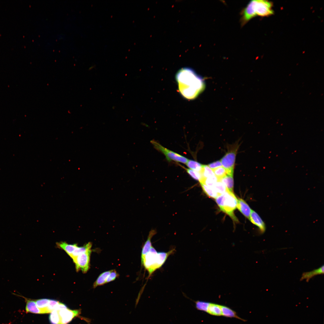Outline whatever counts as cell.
<instances>
[{
    "label": "cell",
    "mask_w": 324,
    "mask_h": 324,
    "mask_svg": "<svg viewBox=\"0 0 324 324\" xmlns=\"http://www.w3.org/2000/svg\"><path fill=\"white\" fill-rule=\"evenodd\" d=\"M212 170L218 181L220 180L227 174L226 170L223 166L220 167Z\"/></svg>",
    "instance_id": "23"
},
{
    "label": "cell",
    "mask_w": 324,
    "mask_h": 324,
    "mask_svg": "<svg viewBox=\"0 0 324 324\" xmlns=\"http://www.w3.org/2000/svg\"><path fill=\"white\" fill-rule=\"evenodd\" d=\"M219 181L225 185L227 190L233 192L234 186L233 175L227 174Z\"/></svg>",
    "instance_id": "14"
},
{
    "label": "cell",
    "mask_w": 324,
    "mask_h": 324,
    "mask_svg": "<svg viewBox=\"0 0 324 324\" xmlns=\"http://www.w3.org/2000/svg\"><path fill=\"white\" fill-rule=\"evenodd\" d=\"M195 308L197 310L207 312L209 302L197 301H195Z\"/></svg>",
    "instance_id": "25"
},
{
    "label": "cell",
    "mask_w": 324,
    "mask_h": 324,
    "mask_svg": "<svg viewBox=\"0 0 324 324\" xmlns=\"http://www.w3.org/2000/svg\"><path fill=\"white\" fill-rule=\"evenodd\" d=\"M272 4L268 1L254 0L250 2L242 11L241 19L242 24L244 25L256 16H268L274 13Z\"/></svg>",
    "instance_id": "2"
},
{
    "label": "cell",
    "mask_w": 324,
    "mask_h": 324,
    "mask_svg": "<svg viewBox=\"0 0 324 324\" xmlns=\"http://www.w3.org/2000/svg\"><path fill=\"white\" fill-rule=\"evenodd\" d=\"M59 302L56 300L50 299L46 310L47 313H50L53 310H55Z\"/></svg>",
    "instance_id": "28"
},
{
    "label": "cell",
    "mask_w": 324,
    "mask_h": 324,
    "mask_svg": "<svg viewBox=\"0 0 324 324\" xmlns=\"http://www.w3.org/2000/svg\"><path fill=\"white\" fill-rule=\"evenodd\" d=\"M239 145L238 142L227 146V151L220 160L223 166L226 170L227 174L233 175L236 158Z\"/></svg>",
    "instance_id": "5"
},
{
    "label": "cell",
    "mask_w": 324,
    "mask_h": 324,
    "mask_svg": "<svg viewBox=\"0 0 324 324\" xmlns=\"http://www.w3.org/2000/svg\"><path fill=\"white\" fill-rule=\"evenodd\" d=\"M156 233V231L154 230H152L149 232L147 239L145 242L142 249L141 256V262L143 260L144 256L148 252L152 247L151 242V239Z\"/></svg>",
    "instance_id": "12"
},
{
    "label": "cell",
    "mask_w": 324,
    "mask_h": 324,
    "mask_svg": "<svg viewBox=\"0 0 324 324\" xmlns=\"http://www.w3.org/2000/svg\"><path fill=\"white\" fill-rule=\"evenodd\" d=\"M176 78L180 93L185 98H196L204 88L202 78L190 68H184L179 70Z\"/></svg>",
    "instance_id": "1"
},
{
    "label": "cell",
    "mask_w": 324,
    "mask_h": 324,
    "mask_svg": "<svg viewBox=\"0 0 324 324\" xmlns=\"http://www.w3.org/2000/svg\"><path fill=\"white\" fill-rule=\"evenodd\" d=\"M324 266L322 265L320 267L312 271L303 273L300 278V280L302 281L304 279H305L307 282H308L311 278L314 276L323 274H324Z\"/></svg>",
    "instance_id": "13"
},
{
    "label": "cell",
    "mask_w": 324,
    "mask_h": 324,
    "mask_svg": "<svg viewBox=\"0 0 324 324\" xmlns=\"http://www.w3.org/2000/svg\"><path fill=\"white\" fill-rule=\"evenodd\" d=\"M200 184L204 192L209 197L215 199L219 195L213 187L208 186L203 183H200Z\"/></svg>",
    "instance_id": "18"
},
{
    "label": "cell",
    "mask_w": 324,
    "mask_h": 324,
    "mask_svg": "<svg viewBox=\"0 0 324 324\" xmlns=\"http://www.w3.org/2000/svg\"><path fill=\"white\" fill-rule=\"evenodd\" d=\"M91 252V250L81 253L73 259L77 271L81 270L83 273H86L88 271L90 267Z\"/></svg>",
    "instance_id": "7"
},
{
    "label": "cell",
    "mask_w": 324,
    "mask_h": 324,
    "mask_svg": "<svg viewBox=\"0 0 324 324\" xmlns=\"http://www.w3.org/2000/svg\"><path fill=\"white\" fill-rule=\"evenodd\" d=\"M67 308H68L65 304L59 302L55 310H60L62 309Z\"/></svg>",
    "instance_id": "31"
},
{
    "label": "cell",
    "mask_w": 324,
    "mask_h": 324,
    "mask_svg": "<svg viewBox=\"0 0 324 324\" xmlns=\"http://www.w3.org/2000/svg\"><path fill=\"white\" fill-rule=\"evenodd\" d=\"M218 181V178L214 175L205 178L203 182L202 183H203L208 186L213 187Z\"/></svg>",
    "instance_id": "27"
},
{
    "label": "cell",
    "mask_w": 324,
    "mask_h": 324,
    "mask_svg": "<svg viewBox=\"0 0 324 324\" xmlns=\"http://www.w3.org/2000/svg\"><path fill=\"white\" fill-rule=\"evenodd\" d=\"M175 251L173 249L167 252H158L152 246L141 262L150 276L157 269L160 268L168 257Z\"/></svg>",
    "instance_id": "3"
},
{
    "label": "cell",
    "mask_w": 324,
    "mask_h": 324,
    "mask_svg": "<svg viewBox=\"0 0 324 324\" xmlns=\"http://www.w3.org/2000/svg\"><path fill=\"white\" fill-rule=\"evenodd\" d=\"M207 313L209 314L216 316L222 315L221 305L210 303Z\"/></svg>",
    "instance_id": "15"
},
{
    "label": "cell",
    "mask_w": 324,
    "mask_h": 324,
    "mask_svg": "<svg viewBox=\"0 0 324 324\" xmlns=\"http://www.w3.org/2000/svg\"><path fill=\"white\" fill-rule=\"evenodd\" d=\"M50 299L43 298L35 300L37 307L43 312V314L47 313L46 308Z\"/></svg>",
    "instance_id": "20"
},
{
    "label": "cell",
    "mask_w": 324,
    "mask_h": 324,
    "mask_svg": "<svg viewBox=\"0 0 324 324\" xmlns=\"http://www.w3.org/2000/svg\"><path fill=\"white\" fill-rule=\"evenodd\" d=\"M118 276V274L115 270H111L106 280V283L114 280Z\"/></svg>",
    "instance_id": "29"
},
{
    "label": "cell",
    "mask_w": 324,
    "mask_h": 324,
    "mask_svg": "<svg viewBox=\"0 0 324 324\" xmlns=\"http://www.w3.org/2000/svg\"><path fill=\"white\" fill-rule=\"evenodd\" d=\"M213 187L219 195L224 193L227 190L225 185L220 181H218Z\"/></svg>",
    "instance_id": "24"
},
{
    "label": "cell",
    "mask_w": 324,
    "mask_h": 324,
    "mask_svg": "<svg viewBox=\"0 0 324 324\" xmlns=\"http://www.w3.org/2000/svg\"><path fill=\"white\" fill-rule=\"evenodd\" d=\"M14 295L24 298L26 302L25 310L27 313L43 314V312L37 306L35 301L27 298L20 294L15 293Z\"/></svg>",
    "instance_id": "9"
},
{
    "label": "cell",
    "mask_w": 324,
    "mask_h": 324,
    "mask_svg": "<svg viewBox=\"0 0 324 324\" xmlns=\"http://www.w3.org/2000/svg\"><path fill=\"white\" fill-rule=\"evenodd\" d=\"M186 164L189 169L200 172L202 171L203 165L196 161L189 159Z\"/></svg>",
    "instance_id": "19"
},
{
    "label": "cell",
    "mask_w": 324,
    "mask_h": 324,
    "mask_svg": "<svg viewBox=\"0 0 324 324\" xmlns=\"http://www.w3.org/2000/svg\"><path fill=\"white\" fill-rule=\"evenodd\" d=\"M187 173L194 179L198 181L200 183L203 182L205 178L201 172H198L190 169H186Z\"/></svg>",
    "instance_id": "21"
},
{
    "label": "cell",
    "mask_w": 324,
    "mask_h": 324,
    "mask_svg": "<svg viewBox=\"0 0 324 324\" xmlns=\"http://www.w3.org/2000/svg\"><path fill=\"white\" fill-rule=\"evenodd\" d=\"M60 317V324H67L80 313V310H71L67 309L58 310Z\"/></svg>",
    "instance_id": "8"
},
{
    "label": "cell",
    "mask_w": 324,
    "mask_h": 324,
    "mask_svg": "<svg viewBox=\"0 0 324 324\" xmlns=\"http://www.w3.org/2000/svg\"><path fill=\"white\" fill-rule=\"evenodd\" d=\"M49 320L51 324H60L58 310H54L51 312L49 316Z\"/></svg>",
    "instance_id": "22"
},
{
    "label": "cell",
    "mask_w": 324,
    "mask_h": 324,
    "mask_svg": "<svg viewBox=\"0 0 324 324\" xmlns=\"http://www.w3.org/2000/svg\"><path fill=\"white\" fill-rule=\"evenodd\" d=\"M249 219L253 224L258 227L261 233L265 232L266 228L264 222L258 214L253 210H251Z\"/></svg>",
    "instance_id": "10"
},
{
    "label": "cell",
    "mask_w": 324,
    "mask_h": 324,
    "mask_svg": "<svg viewBox=\"0 0 324 324\" xmlns=\"http://www.w3.org/2000/svg\"><path fill=\"white\" fill-rule=\"evenodd\" d=\"M220 210L229 216L235 222L238 221L234 212L237 208L238 199L233 192L228 190L215 198Z\"/></svg>",
    "instance_id": "4"
},
{
    "label": "cell",
    "mask_w": 324,
    "mask_h": 324,
    "mask_svg": "<svg viewBox=\"0 0 324 324\" xmlns=\"http://www.w3.org/2000/svg\"><path fill=\"white\" fill-rule=\"evenodd\" d=\"M111 271V270L105 272L101 274L94 283L93 288H94L98 286L102 285L106 283L107 278Z\"/></svg>",
    "instance_id": "16"
},
{
    "label": "cell",
    "mask_w": 324,
    "mask_h": 324,
    "mask_svg": "<svg viewBox=\"0 0 324 324\" xmlns=\"http://www.w3.org/2000/svg\"><path fill=\"white\" fill-rule=\"evenodd\" d=\"M237 208L244 216L249 219L252 210L244 200L241 198L238 199Z\"/></svg>",
    "instance_id": "11"
},
{
    "label": "cell",
    "mask_w": 324,
    "mask_h": 324,
    "mask_svg": "<svg viewBox=\"0 0 324 324\" xmlns=\"http://www.w3.org/2000/svg\"><path fill=\"white\" fill-rule=\"evenodd\" d=\"M221 307L222 315L227 317L236 318L244 321H245L238 317L236 312L229 308L223 305H221Z\"/></svg>",
    "instance_id": "17"
},
{
    "label": "cell",
    "mask_w": 324,
    "mask_h": 324,
    "mask_svg": "<svg viewBox=\"0 0 324 324\" xmlns=\"http://www.w3.org/2000/svg\"><path fill=\"white\" fill-rule=\"evenodd\" d=\"M212 170L222 166V165L220 160H218L212 162L208 165Z\"/></svg>",
    "instance_id": "30"
},
{
    "label": "cell",
    "mask_w": 324,
    "mask_h": 324,
    "mask_svg": "<svg viewBox=\"0 0 324 324\" xmlns=\"http://www.w3.org/2000/svg\"><path fill=\"white\" fill-rule=\"evenodd\" d=\"M151 142L156 149L164 154L169 162L174 161L186 164L188 160L187 158L165 148L154 140H152Z\"/></svg>",
    "instance_id": "6"
},
{
    "label": "cell",
    "mask_w": 324,
    "mask_h": 324,
    "mask_svg": "<svg viewBox=\"0 0 324 324\" xmlns=\"http://www.w3.org/2000/svg\"><path fill=\"white\" fill-rule=\"evenodd\" d=\"M201 173L205 179L215 175L213 170L207 165H203Z\"/></svg>",
    "instance_id": "26"
}]
</instances>
